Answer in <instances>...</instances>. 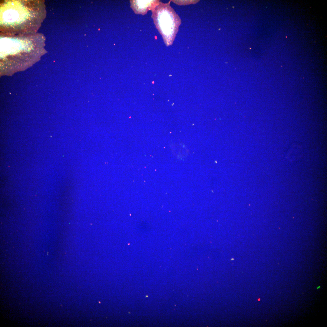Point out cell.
Wrapping results in <instances>:
<instances>
[{
	"instance_id": "6da1fadb",
	"label": "cell",
	"mask_w": 327,
	"mask_h": 327,
	"mask_svg": "<svg viewBox=\"0 0 327 327\" xmlns=\"http://www.w3.org/2000/svg\"><path fill=\"white\" fill-rule=\"evenodd\" d=\"M170 2L164 3L160 2L152 11L154 23L167 46L172 44L181 22L179 16L170 5Z\"/></svg>"
},
{
	"instance_id": "7a4b0ae2",
	"label": "cell",
	"mask_w": 327,
	"mask_h": 327,
	"mask_svg": "<svg viewBox=\"0 0 327 327\" xmlns=\"http://www.w3.org/2000/svg\"><path fill=\"white\" fill-rule=\"evenodd\" d=\"M130 7L136 14L144 15L152 11L159 4V0H130Z\"/></svg>"
},
{
	"instance_id": "3957f363",
	"label": "cell",
	"mask_w": 327,
	"mask_h": 327,
	"mask_svg": "<svg viewBox=\"0 0 327 327\" xmlns=\"http://www.w3.org/2000/svg\"><path fill=\"white\" fill-rule=\"evenodd\" d=\"M304 151V146L301 143L295 142L292 143L287 149L285 157L290 162L297 161L302 157Z\"/></svg>"
},
{
	"instance_id": "277c9868",
	"label": "cell",
	"mask_w": 327,
	"mask_h": 327,
	"mask_svg": "<svg viewBox=\"0 0 327 327\" xmlns=\"http://www.w3.org/2000/svg\"><path fill=\"white\" fill-rule=\"evenodd\" d=\"M320 287V286H319L317 287V289H318Z\"/></svg>"
}]
</instances>
